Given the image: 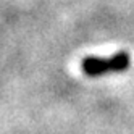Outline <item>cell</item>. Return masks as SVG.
Masks as SVG:
<instances>
[{
	"mask_svg": "<svg viewBox=\"0 0 134 134\" xmlns=\"http://www.w3.org/2000/svg\"><path fill=\"white\" fill-rule=\"evenodd\" d=\"M129 63H131L129 55L124 52H120L116 55L108 57V58L86 57L81 63V68L84 74L87 76H100V74H107L110 71H123L129 66Z\"/></svg>",
	"mask_w": 134,
	"mask_h": 134,
	"instance_id": "6da1fadb",
	"label": "cell"
}]
</instances>
